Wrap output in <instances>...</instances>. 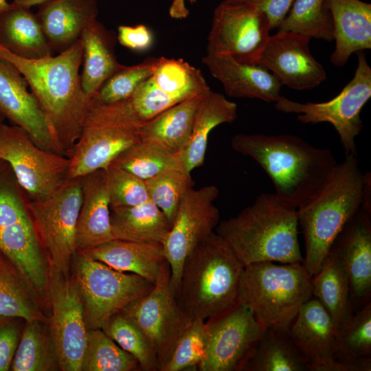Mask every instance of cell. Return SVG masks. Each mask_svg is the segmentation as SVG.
I'll list each match as a JSON object with an SVG mask.
<instances>
[{"mask_svg": "<svg viewBox=\"0 0 371 371\" xmlns=\"http://www.w3.org/2000/svg\"><path fill=\"white\" fill-rule=\"evenodd\" d=\"M10 6V3H8L6 0H0V13L8 9Z\"/></svg>", "mask_w": 371, "mask_h": 371, "instance_id": "cell-50", "label": "cell"}, {"mask_svg": "<svg viewBox=\"0 0 371 371\" xmlns=\"http://www.w3.org/2000/svg\"><path fill=\"white\" fill-rule=\"evenodd\" d=\"M363 181L357 157L346 155L322 186L297 207L305 244L303 264L311 277L319 270L337 235L360 209Z\"/></svg>", "mask_w": 371, "mask_h": 371, "instance_id": "cell-4", "label": "cell"}, {"mask_svg": "<svg viewBox=\"0 0 371 371\" xmlns=\"http://www.w3.org/2000/svg\"><path fill=\"white\" fill-rule=\"evenodd\" d=\"M253 4L268 19L271 30L277 28L289 12L295 0H244Z\"/></svg>", "mask_w": 371, "mask_h": 371, "instance_id": "cell-48", "label": "cell"}, {"mask_svg": "<svg viewBox=\"0 0 371 371\" xmlns=\"http://www.w3.org/2000/svg\"><path fill=\"white\" fill-rule=\"evenodd\" d=\"M311 278L303 262L252 263L243 268L238 302L267 328L288 333L301 306L312 297Z\"/></svg>", "mask_w": 371, "mask_h": 371, "instance_id": "cell-6", "label": "cell"}, {"mask_svg": "<svg viewBox=\"0 0 371 371\" xmlns=\"http://www.w3.org/2000/svg\"><path fill=\"white\" fill-rule=\"evenodd\" d=\"M151 78L177 103L210 89L201 71L181 58H158Z\"/></svg>", "mask_w": 371, "mask_h": 371, "instance_id": "cell-36", "label": "cell"}, {"mask_svg": "<svg viewBox=\"0 0 371 371\" xmlns=\"http://www.w3.org/2000/svg\"><path fill=\"white\" fill-rule=\"evenodd\" d=\"M106 172L110 208L134 206L149 199L145 180L113 165Z\"/></svg>", "mask_w": 371, "mask_h": 371, "instance_id": "cell-45", "label": "cell"}, {"mask_svg": "<svg viewBox=\"0 0 371 371\" xmlns=\"http://www.w3.org/2000/svg\"><path fill=\"white\" fill-rule=\"evenodd\" d=\"M0 253H1V251H0Z\"/></svg>", "mask_w": 371, "mask_h": 371, "instance_id": "cell-53", "label": "cell"}, {"mask_svg": "<svg viewBox=\"0 0 371 371\" xmlns=\"http://www.w3.org/2000/svg\"><path fill=\"white\" fill-rule=\"evenodd\" d=\"M10 370H60L47 320L25 321Z\"/></svg>", "mask_w": 371, "mask_h": 371, "instance_id": "cell-34", "label": "cell"}, {"mask_svg": "<svg viewBox=\"0 0 371 371\" xmlns=\"http://www.w3.org/2000/svg\"><path fill=\"white\" fill-rule=\"evenodd\" d=\"M48 305V327L60 370L81 371L88 330L80 293L71 273L49 269Z\"/></svg>", "mask_w": 371, "mask_h": 371, "instance_id": "cell-13", "label": "cell"}, {"mask_svg": "<svg viewBox=\"0 0 371 371\" xmlns=\"http://www.w3.org/2000/svg\"><path fill=\"white\" fill-rule=\"evenodd\" d=\"M234 150L254 159L273 183L276 194L299 206L326 181L337 162L328 148L289 134H236Z\"/></svg>", "mask_w": 371, "mask_h": 371, "instance_id": "cell-2", "label": "cell"}, {"mask_svg": "<svg viewBox=\"0 0 371 371\" xmlns=\"http://www.w3.org/2000/svg\"><path fill=\"white\" fill-rule=\"evenodd\" d=\"M218 195V188L213 185L199 189L193 187L181 201L163 244L164 256L170 268V288L173 295L186 258L214 232L219 223V210L214 204Z\"/></svg>", "mask_w": 371, "mask_h": 371, "instance_id": "cell-17", "label": "cell"}, {"mask_svg": "<svg viewBox=\"0 0 371 371\" xmlns=\"http://www.w3.org/2000/svg\"><path fill=\"white\" fill-rule=\"evenodd\" d=\"M46 313L16 267L0 253V315L45 321Z\"/></svg>", "mask_w": 371, "mask_h": 371, "instance_id": "cell-35", "label": "cell"}, {"mask_svg": "<svg viewBox=\"0 0 371 371\" xmlns=\"http://www.w3.org/2000/svg\"><path fill=\"white\" fill-rule=\"evenodd\" d=\"M241 371H309L289 333L267 328Z\"/></svg>", "mask_w": 371, "mask_h": 371, "instance_id": "cell-33", "label": "cell"}, {"mask_svg": "<svg viewBox=\"0 0 371 371\" xmlns=\"http://www.w3.org/2000/svg\"><path fill=\"white\" fill-rule=\"evenodd\" d=\"M98 14L96 0H48L36 15L54 54L67 49L80 38L86 26Z\"/></svg>", "mask_w": 371, "mask_h": 371, "instance_id": "cell-24", "label": "cell"}, {"mask_svg": "<svg viewBox=\"0 0 371 371\" xmlns=\"http://www.w3.org/2000/svg\"><path fill=\"white\" fill-rule=\"evenodd\" d=\"M25 320L0 315V371L10 370Z\"/></svg>", "mask_w": 371, "mask_h": 371, "instance_id": "cell-46", "label": "cell"}, {"mask_svg": "<svg viewBox=\"0 0 371 371\" xmlns=\"http://www.w3.org/2000/svg\"><path fill=\"white\" fill-rule=\"evenodd\" d=\"M297 207L276 193H262L236 216L219 222L216 234L247 266L260 262H303Z\"/></svg>", "mask_w": 371, "mask_h": 371, "instance_id": "cell-3", "label": "cell"}, {"mask_svg": "<svg viewBox=\"0 0 371 371\" xmlns=\"http://www.w3.org/2000/svg\"><path fill=\"white\" fill-rule=\"evenodd\" d=\"M140 370L138 361L101 328L89 329L81 371Z\"/></svg>", "mask_w": 371, "mask_h": 371, "instance_id": "cell-39", "label": "cell"}, {"mask_svg": "<svg viewBox=\"0 0 371 371\" xmlns=\"http://www.w3.org/2000/svg\"><path fill=\"white\" fill-rule=\"evenodd\" d=\"M175 1H176L177 2H183L184 1V0H175Z\"/></svg>", "mask_w": 371, "mask_h": 371, "instance_id": "cell-52", "label": "cell"}, {"mask_svg": "<svg viewBox=\"0 0 371 371\" xmlns=\"http://www.w3.org/2000/svg\"><path fill=\"white\" fill-rule=\"evenodd\" d=\"M149 200L165 214L172 225L186 194L194 186L191 173L171 169L145 180Z\"/></svg>", "mask_w": 371, "mask_h": 371, "instance_id": "cell-42", "label": "cell"}, {"mask_svg": "<svg viewBox=\"0 0 371 371\" xmlns=\"http://www.w3.org/2000/svg\"><path fill=\"white\" fill-rule=\"evenodd\" d=\"M278 32H293L311 38L333 41V24L324 0H295L277 27Z\"/></svg>", "mask_w": 371, "mask_h": 371, "instance_id": "cell-38", "label": "cell"}, {"mask_svg": "<svg viewBox=\"0 0 371 371\" xmlns=\"http://www.w3.org/2000/svg\"><path fill=\"white\" fill-rule=\"evenodd\" d=\"M0 251L16 267L47 313L49 265L25 205L13 186L0 182Z\"/></svg>", "mask_w": 371, "mask_h": 371, "instance_id": "cell-9", "label": "cell"}, {"mask_svg": "<svg viewBox=\"0 0 371 371\" xmlns=\"http://www.w3.org/2000/svg\"><path fill=\"white\" fill-rule=\"evenodd\" d=\"M143 122L129 99L104 103L93 95L69 157L67 181L98 170H106L120 153L140 141Z\"/></svg>", "mask_w": 371, "mask_h": 371, "instance_id": "cell-7", "label": "cell"}, {"mask_svg": "<svg viewBox=\"0 0 371 371\" xmlns=\"http://www.w3.org/2000/svg\"><path fill=\"white\" fill-rule=\"evenodd\" d=\"M170 268L166 260L153 289L131 302L121 311L146 335L157 358L159 371L191 324L179 308L170 288Z\"/></svg>", "mask_w": 371, "mask_h": 371, "instance_id": "cell-14", "label": "cell"}, {"mask_svg": "<svg viewBox=\"0 0 371 371\" xmlns=\"http://www.w3.org/2000/svg\"><path fill=\"white\" fill-rule=\"evenodd\" d=\"M311 39L293 32H277L269 36L257 64L282 85L295 90L316 87L326 79V73L311 53Z\"/></svg>", "mask_w": 371, "mask_h": 371, "instance_id": "cell-18", "label": "cell"}, {"mask_svg": "<svg viewBox=\"0 0 371 371\" xmlns=\"http://www.w3.org/2000/svg\"><path fill=\"white\" fill-rule=\"evenodd\" d=\"M207 337L205 321L199 319L192 321L160 371H182L197 368L205 356Z\"/></svg>", "mask_w": 371, "mask_h": 371, "instance_id": "cell-44", "label": "cell"}, {"mask_svg": "<svg viewBox=\"0 0 371 371\" xmlns=\"http://www.w3.org/2000/svg\"><path fill=\"white\" fill-rule=\"evenodd\" d=\"M328 252L336 256L347 275L356 311L371 299V211L361 206Z\"/></svg>", "mask_w": 371, "mask_h": 371, "instance_id": "cell-19", "label": "cell"}, {"mask_svg": "<svg viewBox=\"0 0 371 371\" xmlns=\"http://www.w3.org/2000/svg\"><path fill=\"white\" fill-rule=\"evenodd\" d=\"M3 120H4V117L1 115H0V129H1V126H2V125L4 124L3 123Z\"/></svg>", "mask_w": 371, "mask_h": 371, "instance_id": "cell-51", "label": "cell"}, {"mask_svg": "<svg viewBox=\"0 0 371 371\" xmlns=\"http://www.w3.org/2000/svg\"><path fill=\"white\" fill-rule=\"evenodd\" d=\"M0 161L10 165L32 200L52 196L67 181L69 158L38 146L16 125L3 124L0 129Z\"/></svg>", "mask_w": 371, "mask_h": 371, "instance_id": "cell-12", "label": "cell"}, {"mask_svg": "<svg viewBox=\"0 0 371 371\" xmlns=\"http://www.w3.org/2000/svg\"><path fill=\"white\" fill-rule=\"evenodd\" d=\"M237 104L223 94L210 89L202 98L197 109L190 139L179 153L189 173L204 164L210 132L217 126L234 122L238 116Z\"/></svg>", "mask_w": 371, "mask_h": 371, "instance_id": "cell-28", "label": "cell"}, {"mask_svg": "<svg viewBox=\"0 0 371 371\" xmlns=\"http://www.w3.org/2000/svg\"><path fill=\"white\" fill-rule=\"evenodd\" d=\"M358 63L352 79L333 99L323 102L301 103L280 95L277 110L298 114L304 124L328 122L338 133L346 155L357 157L355 137L363 128L360 112L371 97V68L363 51L357 52Z\"/></svg>", "mask_w": 371, "mask_h": 371, "instance_id": "cell-11", "label": "cell"}, {"mask_svg": "<svg viewBox=\"0 0 371 371\" xmlns=\"http://www.w3.org/2000/svg\"><path fill=\"white\" fill-rule=\"evenodd\" d=\"M271 30L266 15L244 0H225L214 9L207 52L257 64Z\"/></svg>", "mask_w": 371, "mask_h": 371, "instance_id": "cell-15", "label": "cell"}, {"mask_svg": "<svg viewBox=\"0 0 371 371\" xmlns=\"http://www.w3.org/2000/svg\"><path fill=\"white\" fill-rule=\"evenodd\" d=\"M205 94L181 101L144 122L140 140L153 142L174 153H180L190 139L197 109Z\"/></svg>", "mask_w": 371, "mask_h": 371, "instance_id": "cell-32", "label": "cell"}, {"mask_svg": "<svg viewBox=\"0 0 371 371\" xmlns=\"http://www.w3.org/2000/svg\"><path fill=\"white\" fill-rule=\"evenodd\" d=\"M288 333L309 371H346L333 356L337 335L333 322L315 298L301 306Z\"/></svg>", "mask_w": 371, "mask_h": 371, "instance_id": "cell-21", "label": "cell"}, {"mask_svg": "<svg viewBox=\"0 0 371 371\" xmlns=\"http://www.w3.org/2000/svg\"><path fill=\"white\" fill-rule=\"evenodd\" d=\"M82 203L80 177L67 181L52 196L25 201L49 269L71 273L77 253L76 229Z\"/></svg>", "mask_w": 371, "mask_h": 371, "instance_id": "cell-10", "label": "cell"}, {"mask_svg": "<svg viewBox=\"0 0 371 371\" xmlns=\"http://www.w3.org/2000/svg\"><path fill=\"white\" fill-rule=\"evenodd\" d=\"M244 266L216 233L203 239L186 258L174 297L190 321H205L239 303Z\"/></svg>", "mask_w": 371, "mask_h": 371, "instance_id": "cell-5", "label": "cell"}, {"mask_svg": "<svg viewBox=\"0 0 371 371\" xmlns=\"http://www.w3.org/2000/svg\"><path fill=\"white\" fill-rule=\"evenodd\" d=\"M0 56L13 64L25 78L55 142L69 157L80 135L92 98L81 85V40L57 56L33 60L15 56L0 45Z\"/></svg>", "mask_w": 371, "mask_h": 371, "instance_id": "cell-1", "label": "cell"}, {"mask_svg": "<svg viewBox=\"0 0 371 371\" xmlns=\"http://www.w3.org/2000/svg\"><path fill=\"white\" fill-rule=\"evenodd\" d=\"M82 203L76 229L78 251L115 238L111 226L106 172L98 170L80 177Z\"/></svg>", "mask_w": 371, "mask_h": 371, "instance_id": "cell-23", "label": "cell"}, {"mask_svg": "<svg viewBox=\"0 0 371 371\" xmlns=\"http://www.w3.org/2000/svg\"><path fill=\"white\" fill-rule=\"evenodd\" d=\"M312 297L330 316L336 331L352 317L353 308L348 279L336 256L330 252L319 270L311 278Z\"/></svg>", "mask_w": 371, "mask_h": 371, "instance_id": "cell-31", "label": "cell"}, {"mask_svg": "<svg viewBox=\"0 0 371 371\" xmlns=\"http://www.w3.org/2000/svg\"><path fill=\"white\" fill-rule=\"evenodd\" d=\"M79 252L117 271L140 276L153 284L166 260L161 243L120 239Z\"/></svg>", "mask_w": 371, "mask_h": 371, "instance_id": "cell-26", "label": "cell"}, {"mask_svg": "<svg viewBox=\"0 0 371 371\" xmlns=\"http://www.w3.org/2000/svg\"><path fill=\"white\" fill-rule=\"evenodd\" d=\"M157 59L149 57L137 65H122L104 81L94 96L104 103L129 99L139 86L152 76Z\"/></svg>", "mask_w": 371, "mask_h": 371, "instance_id": "cell-43", "label": "cell"}, {"mask_svg": "<svg viewBox=\"0 0 371 371\" xmlns=\"http://www.w3.org/2000/svg\"><path fill=\"white\" fill-rule=\"evenodd\" d=\"M0 45L25 59H39L54 55L36 14L30 8L12 3L0 13Z\"/></svg>", "mask_w": 371, "mask_h": 371, "instance_id": "cell-29", "label": "cell"}, {"mask_svg": "<svg viewBox=\"0 0 371 371\" xmlns=\"http://www.w3.org/2000/svg\"><path fill=\"white\" fill-rule=\"evenodd\" d=\"M201 60L229 97L272 102L280 96V81L258 64L240 63L229 55L211 52H206Z\"/></svg>", "mask_w": 371, "mask_h": 371, "instance_id": "cell-22", "label": "cell"}, {"mask_svg": "<svg viewBox=\"0 0 371 371\" xmlns=\"http://www.w3.org/2000/svg\"><path fill=\"white\" fill-rule=\"evenodd\" d=\"M111 226L115 239L164 244L171 224L150 200L134 205L110 208Z\"/></svg>", "mask_w": 371, "mask_h": 371, "instance_id": "cell-30", "label": "cell"}, {"mask_svg": "<svg viewBox=\"0 0 371 371\" xmlns=\"http://www.w3.org/2000/svg\"><path fill=\"white\" fill-rule=\"evenodd\" d=\"M101 329L121 348L137 359L140 370L159 371L157 355L152 345L127 316L119 312L110 317Z\"/></svg>", "mask_w": 371, "mask_h": 371, "instance_id": "cell-41", "label": "cell"}, {"mask_svg": "<svg viewBox=\"0 0 371 371\" xmlns=\"http://www.w3.org/2000/svg\"><path fill=\"white\" fill-rule=\"evenodd\" d=\"M111 165L146 180L171 169L186 171L179 153H174L153 142L135 143L120 153Z\"/></svg>", "mask_w": 371, "mask_h": 371, "instance_id": "cell-37", "label": "cell"}, {"mask_svg": "<svg viewBox=\"0 0 371 371\" xmlns=\"http://www.w3.org/2000/svg\"><path fill=\"white\" fill-rule=\"evenodd\" d=\"M333 356L344 366L357 359L371 357V301L355 311L337 332Z\"/></svg>", "mask_w": 371, "mask_h": 371, "instance_id": "cell-40", "label": "cell"}, {"mask_svg": "<svg viewBox=\"0 0 371 371\" xmlns=\"http://www.w3.org/2000/svg\"><path fill=\"white\" fill-rule=\"evenodd\" d=\"M71 273L80 293L87 330L102 328L110 317L154 286L140 276L117 271L79 251Z\"/></svg>", "mask_w": 371, "mask_h": 371, "instance_id": "cell-8", "label": "cell"}, {"mask_svg": "<svg viewBox=\"0 0 371 371\" xmlns=\"http://www.w3.org/2000/svg\"><path fill=\"white\" fill-rule=\"evenodd\" d=\"M48 0H13L12 3L21 7L30 8L34 5H38Z\"/></svg>", "mask_w": 371, "mask_h": 371, "instance_id": "cell-49", "label": "cell"}, {"mask_svg": "<svg viewBox=\"0 0 371 371\" xmlns=\"http://www.w3.org/2000/svg\"><path fill=\"white\" fill-rule=\"evenodd\" d=\"M207 345L200 371H241L267 328L243 304L205 322Z\"/></svg>", "mask_w": 371, "mask_h": 371, "instance_id": "cell-16", "label": "cell"}, {"mask_svg": "<svg viewBox=\"0 0 371 371\" xmlns=\"http://www.w3.org/2000/svg\"><path fill=\"white\" fill-rule=\"evenodd\" d=\"M28 88L18 69L0 56V115L25 130L38 146L65 155L55 142L44 113Z\"/></svg>", "mask_w": 371, "mask_h": 371, "instance_id": "cell-20", "label": "cell"}, {"mask_svg": "<svg viewBox=\"0 0 371 371\" xmlns=\"http://www.w3.org/2000/svg\"><path fill=\"white\" fill-rule=\"evenodd\" d=\"M333 24L330 62L341 67L353 53L371 48V4L361 0H324Z\"/></svg>", "mask_w": 371, "mask_h": 371, "instance_id": "cell-25", "label": "cell"}, {"mask_svg": "<svg viewBox=\"0 0 371 371\" xmlns=\"http://www.w3.org/2000/svg\"><path fill=\"white\" fill-rule=\"evenodd\" d=\"M81 85L85 93L93 97L104 81L121 66L115 55L117 34L97 19L83 30Z\"/></svg>", "mask_w": 371, "mask_h": 371, "instance_id": "cell-27", "label": "cell"}, {"mask_svg": "<svg viewBox=\"0 0 371 371\" xmlns=\"http://www.w3.org/2000/svg\"><path fill=\"white\" fill-rule=\"evenodd\" d=\"M117 41L124 47L137 52L150 49L153 43V35L143 24L135 26L120 25L117 28Z\"/></svg>", "mask_w": 371, "mask_h": 371, "instance_id": "cell-47", "label": "cell"}]
</instances>
